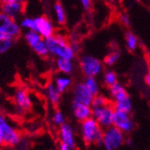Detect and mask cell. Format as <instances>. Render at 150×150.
Wrapping results in <instances>:
<instances>
[{"instance_id": "obj_1", "label": "cell", "mask_w": 150, "mask_h": 150, "mask_svg": "<svg viewBox=\"0 0 150 150\" xmlns=\"http://www.w3.org/2000/svg\"><path fill=\"white\" fill-rule=\"evenodd\" d=\"M49 54L57 59H74L76 51L73 49L71 43L61 35H55L45 39Z\"/></svg>"}, {"instance_id": "obj_2", "label": "cell", "mask_w": 150, "mask_h": 150, "mask_svg": "<svg viewBox=\"0 0 150 150\" xmlns=\"http://www.w3.org/2000/svg\"><path fill=\"white\" fill-rule=\"evenodd\" d=\"M103 128L93 117L81 122V135L83 141L87 146L102 145Z\"/></svg>"}, {"instance_id": "obj_3", "label": "cell", "mask_w": 150, "mask_h": 150, "mask_svg": "<svg viewBox=\"0 0 150 150\" xmlns=\"http://www.w3.org/2000/svg\"><path fill=\"white\" fill-rule=\"evenodd\" d=\"M21 142V135L6 118L0 114V146H16Z\"/></svg>"}, {"instance_id": "obj_4", "label": "cell", "mask_w": 150, "mask_h": 150, "mask_svg": "<svg viewBox=\"0 0 150 150\" xmlns=\"http://www.w3.org/2000/svg\"><path fill=\"white\" fill-rule=\"evenodd\" d=\"M125 143V133L112 125L103 131L102 146L107 150H115Z\"/></svg>"}, {"instance_id": "obj_5", "label": "cell", "mask_w": 150, "mask_h": 150, "mask_svg": "<svg viewBox=\"0 0 150 150\" xmlns=\"http://www.w3.org/2000/svg\"><path fill=\"white\" fill-rule=\"evenodd\" d=\"M80 69L86 77H96L103 71V63L100 59L91 55H85L80 59Z\"/></svg>"}, {"instance_id": "obj_6", "label": "cell", "mask_w": 150, "mask_h": 150, "mask_svg": "<svg viewBox=\"0 0 150 150\" xmlns=\"http://www.w3.org/2000/svg\"><path fill=\"white\" fill-rule=\"evenodd\" d=\"M24 40L37 55L40 57H46L49 55L45 39L35 31H27L24 34Z\"/></svg>"}, {"instance_id": "obj_7", "label": "cell", "mask_w": 150, "mask_h": 150, "mask_svg": "<svg viewBox=\"0 0 150 150\" xmlns=\"http://www.w3.org/2000/svg\"><path fill=\"white\" fill-rule=\"evenodd\" d=\"M113 112V105H110L108 103L104 106L92 108V117L96 120L103 129H106L112 125Z\"/></svg>"}, {"instance_id": "obj_8", "label": "cell", "mask_w": 150, "mask_h": 150, "mask_svg": "<svg viewBox=\"0 0 150 150\" xmlns=\"http://www.w3.org/2000/svg\"><path fill=\"white\" fill-rule=\"evenodd\" d=\"M112 125L124 133L131 132L134 129V122L130 116V112L114 109Z\"/></svg>"}, {"instance_id": "obj_9", "label": "cell", "mask_w": 150, "mask_h": 150, "mask_svg": "<svg viewBox=\"0 0 150 150\" xmlns=\"http://www.w3.org/2000/svg\"><path fill=\"white\" fill-rule=\"evenodd\" d=\"M0 31H2L7 37L15 40L20 36L22 28L15 19L0 13Z\"/></svg>"}, {"instance_id": "obj_10", "label": "cell", "mask_w": 150, "mask_h": 150, "mask_svg": "<svg viewBox=\"0 0 150 150\" xmlns=\"http://www.w3.org/2000/svg\"><path fill=\"white\" fill-rule=\"evenodd\" d=\"M35 22V29L34 31L38 33L40 36L44 39H47L52 36L55 33V28L52 22L46 16H42L34 18Z\"/></svg>"}, {"instance_id": "obj_11", "label": "cell", "mask_w": 150, "mask_h": 150, "mask_svg": "<svg viewBox=\"0 0 150 150\" xmlns=\"http://www.w3.org/2000/svg\"><path fill=\"white\" fill-rule=\"evenodd\" d=\"M73 101L91 105L94 95L89 91L85 83H78L76 85L73 90Z\"/></svg>"}, {"instance_id": "obj_12", "label": "cell", "mask_w": 150, "mask_h": 150, "mask_svg": "<svg viewBox=\"0 0 150 150\" xmlns=\"http://www.w3.org/2000/svg\"><path fill=\"white\" fill-rule=\"evenodd\" d=\"M59 137L60 143L67 144L71 149L76 148V139H75V132L74 129L71 125L65 123L59 126Z\"/></svg>"}, {"instance_id": "obj_13", "label": "cell", "mask_w": 150, "mask_h": 150, "mask_svg": "<svg viewBox=\"0 0 150 150\" xmlns=\"http://www.w3.org/2000/svg\"><path fill=\"white\" fill-rule=\"evenodd\" d=\"M72 109L75 118L82 122L83 120L92 117V106L85 103H81L76 101L72 103Z\"/></svg>"}, {"instance_id": "obj_14", "label": "cell", "mask_w": 150, "mask_h": 150, "mask_svg": "<svg viewBox=\"0 0 150 150\" xmlns=\"http://www.w3.org/2000/svg\"><path fill=\"white\" fill-rule=\"evenodd\" d=\"M15 103L21 111H28L32 107V101L28 93L24 89H17L15 93Z\"/></svg>"}, {"instance_id": "obj_15", "label": "cell", "mask_w": 150, "mask_h": 150, "mask_svg": "<svg viewBox=\"0 0 150 150\" xmlns=\"http://www.w3.org/2000/svg\"><path fill=\"white\" fill-rule=\"evenodd\" d=\"M23 12V2H8L2 3V13L7 16L16 19L19 17Z\"/></svg>"}, {"instance_id": "obj_16", "label": "cell", "mask_w": 150, "mask_h": 150, "mask_svg": "<svg viewBox=\"0 0 150 150\" xmlns=\"http://www.w3.org/2000/svg\"><path fill=\"white\" fill-rule=\"evenodd\" d=\"M56 67L58 70L64 75H70L75 69V64L73 59H57Z\"/></svg>"}, {"instance_id": "obj_17", "label": "cell", "mask_w": 150, "mask_h": 150, "mask_svg": "<svg viewBox=\"0 0 150 150\" xmlns=\"http://www.w3.org/2000/svg\"><path fill=\"white\" fill-rule=\"evenodd\" d=\"M109 92H110L111 96L114 102L122 100V99H124L129 96V94H128L127 91L125 90V88L123 87V86H121L120 83H118V82L115 83L114 85H112V86L109 87Z\"/></svg>"}, {"instance_id": "obj_18", "label": "cell", "mask_w": 150, "mask_h": 150, "mask_svg": "<svg viewBox=\"0 0 150 150\" xmlns=\"http://www.w3.org/2000/svg\"><path fill=\"white\" fill-rule=\"evenodd\" d=\"M47 96L51 104L58 105L60 102L61 93L58 90V88L56 87L55 85L50 83L47 86Z\"/></svg>"}, {"instance_id": "obj_19", "label": "cell", "mask_w": 150, "mask_h": 150, "mask_svg": "<svg viewBox=\"0 0 150 150\" xmlns=\"http://www.w3.org/2000/svg\"><path fill=\"white\" fill-rule=\"evenodd\" d=\"M72 84V79L69 76V75H64L63 76H59L55 78V82L54 85L56 86L58 90L62 93L66 90H67Z\"/></svg>"}, {"instance_id": "obj_20", "label": "cell", "mask_w": 150, "mask_h": 150, "mask_svg": "<svg viewBox=\"0 0 150 150\" xmlns=\"http://www.w3.org/2000/svg\"><path fill=\"white\" fill-rule=\"evenodd\" d=\"M54 13H55V16H56V21L59 25H63L67 22V16H66V12L63 7V6L57 2L54 5Z\"/></svg>"}, {"instance_id": "obj_21", "label": "cell", "mask_w": 150, "mask_h": 150, "mask_svg": "<svg viewBox=\"0 0 150 150\" xmlns=\"http://www.w3.org/2000/svg\"><path fill=\"white\" fill-rule=\"evenodd\" d=\"M113 108L116 109V110H121V111H125V112H130L131 110H132V103H131V100H130L129 96L122 99V100L114 102Z\"/></svg>"}, {"instance_id": "obj_22", "label": "cell", "mask_w": 150, "mask_h": 150, "mask_svg": "<svg viewBox=\"0 0 150 150\" xmlns=\"http://www.w3.org/2000/svg\"><path fill=\"white\" fill-rule=\"evenodd\" d=\"M85 85L87 86V88L89 89V91L93 94V95H96L99 93V84L94 76H87L85 80Z\"/></svg>"}, {"instance_id": "obj_23", "label": "cell", "mask_w": 150, "mask_h": 150, "mask_svg": "<svg viewBox=\"0 0 150 150\" xmlns=\"http://www.w3.org/2000/svg\"><path fill=\"white\" fill-rule=\"evenodd\" d=\"M103 83L106 86H112L115 83H117V75L115 72L112 70H108L103 75Z\"/></svg>"}, {"instance_id": "obj_24", "label": "cell", "mask_w": 150, "mask_h": 150, "mask_svg": "<svg viewBox=\"0 0 150 150\" xmlns=\"http://www.w3.org/2000/svg\"><path fill=\"white\" fill-rule=\"evenodd\" d=\"M125 40H126V46L128 50H135L138 47V39L133 33H127L125 36Z\"/></svg>"}, {"instance_id": "obj_25", "label": "cell", "mask_w": 150, "mask_h": 150, "mask_svg": "<svg viewBox=\"0 0 150 150\" xmlns=\"http://www.w3.org/2000/svg\"><path fill=\"white\" fill-rule=\"evenodd\" d=\"M13 44V39L6 37L0 40V54L6 53Z\"/></svg>"}, {"instance_id": "obj_26", "label": "cell", "mask_w": 150, "mask_h": 150, "mask_svg": "<svg viewBox=\"0 0 150 150\" xmlns=\"http://www.w3.org/2000/svg\"><path fill=\"white\" fill-rule=\"evenodd\" d=\"M20 26H21V28L25 29L27 31H34V29H35L34 18H29V17L23 18L21 21Z\"/></svg>"}, {"instance_id": "obj_27", "label": "cell", "mask_w": 150, "mask_h": 150, "mask_svg": "<svg viewBox=\"0 0 150 150\" xmlns=\"http://www.w3.org/2000/svg\"><path fill=\"white\" fill-rule=\"evenodd\" d=\"M120 58V54L118 51H113L107 55L104 59V63L107 66H113Z\"/></svg>"}, {"instance_id": "obj_28", "label": "cell", "mask_w": 150, "mask_h": 150, "mask_svg": "<svg viewBox=\"0 0 150 150\" xmlns=\"http://www.w3.org/2000/svg\"><path fill=\"white\" fill-rule=\"evenodd\" d=\"M106 104H108L107 99L104 96H103V95H99V93H98V94L94 95V96H93V99L91 106H92V108H93V107L104 106Z\"/></svg>"}, {"instance_id": "obj_29", "label": "cell", "mask_w": 150, "mask_h": 150, "mask_svg": "<svg viewBox=\"0 0 150 150\" xmlns=\"http://www.w3.org/2000/svg\"><path fill=\"white\" fill-rule=\"evenodd\" d=\"M52 120L54 122V124L57 125V126H61L62 124H64L66 122L65 116H64L63 112H60V111H56L55 112V113L53 114Z\"/></svg>"}, {"instance_id": "obj_30", "label": "cell", "mask_w": 150, "mask_h": 150, "mask_svg": "<svg viewBox=\"0 0 150 150\" xmlns=\"http://www.w3.org/2000/svg\"><path fill=\"white\" fill-rule=\"evenodd\" d=\"M80 2H81V5L83 6V7H84L86 10H88V9L91 7L92 0H80Z\"/></svg>"}, {"instance_id": "obj_31", "label": "cell", "mask_w": 150, "mask_h": 150, "mask_svg": "<svg viewBox=\"0 0 150 150\" xmlns=\"http://www.w3.org/2000/svg\"><path fill=\"white\" fill-rule=\"evenodd\" d=\"M121 21H122V23L125 24L126 26H129L130 24V20H129V16H122Z\"/></svg>"}, {"instance_id": "obj_32", "label": "cell", "mask_w": 150, "mask_h": 150, "mask_svg": "<svg viewBox=\"0 0 150 150\" xmlns=\"http://www.w3.org/2000/svg\"><path fill=\"white\" fill-rule=\"evenodd\" d=\"M59 148L60 150H70V147H69V146H67V144H64V143H60Z\"/></svg>"}, {"instance_id": "obj_33", "label": "cell", "mask_w": 150, "mask_h": 150, "mask_svg": "<svg viewBox=\"0 0 150 150\" xmlns=\"http://www.w3.org/2000/svg\"><path fill=\"white\" fill-rule=\"evenodd\" d=\"M145 80H146V83L150 86V69H149L148 72L146 73V77H145Z\"/></svg>"}, {"instance_id": "obj_34", "label": "cell", "mask_w": 150, "mask_h": 150, "mask_svg": "<svg viewBox=\"0 0 150 150\" xmlns=\"http://www.w3.org/2000/svg\"><path fill=\"white\" fill-rule=\"evenodd\" d=\"M2 3H8V2H23V0H1Z\"/></svg>"}, {"instance_id": "obj_35", "label": "cell", "mask_w": 150, "mask_h": 150, "mask_svg": "<svg viewBox=\"0 0 150 150\" xmlns=\"http://www.w3.org/2000/svg\"><path fill=\"white\" fill-rule=\"evenodd\" d=\"M7 36L2 32V31H0V40H3V39H5V38H6Z\"/></svg>"}, {"instance_id": "obj_36", "label": "cell", "mask_w": 150, "mask_h": 150, "mask_svg": "<svg viewBox=\"0 0 150 150\" xmlns=\"http://www.w3.org/2000/svg\"><path fill=\"white\" fill-rule=\"evenodd\" d=\"M0 13H2V2L0 1Z\"/></svg>"}, {"instance_id": "obj_37", "label": "cell", "mask_w": 150, "mask_h": 150, "mask_svg": "<svg viewBox=\"0 0 150 150\" xmlns=\"http://www.w3.org/2000/svg\"><path fill=\"white\" fill-rule=\"evenodd\" d=\"M148 57H149V59H150V49L148 50Z\"/></svg>"}]
</instances>
